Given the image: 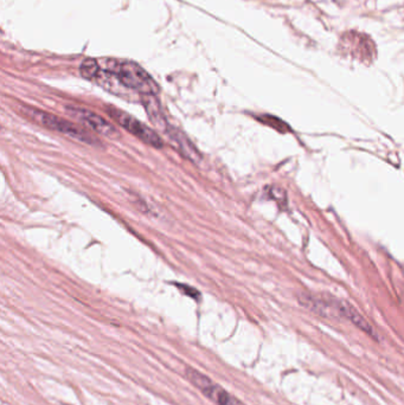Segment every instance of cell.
Wrapping results in <instances>:
<instances>
[{
  "label": "cell",
  "mask_w": 404,
  "mask_h": 405,
  "mask_svg": "<svg viewBox=\"0 0 404 405\" xmlns=\"http://www.w3.org/2000/svg\"><path fill=\"white\" fill-rule=\"evenodd\" d=\"M119 79L127 89H133L143 95H157L159 86L150 74L134 62L107 60L104 69Z\"/></svg>",
  "instance_id": "6da1fadb"
},
{
  "label": "cell",
  "mask_w": 404,
  "mask_h": 405,
  "mask_svg": "<svg viewBox=\"0 0 404 405\" xmlns=\"http://www.w3.org/2000/svg\"><path fill=\"white\" fill-rule=\"evenodd\" d=\"M26 111L30 118L35 120L37 123L47 127V128L63 133V134H67L69 137L86 143V144L95 145L99 143L97 138H94L89 132H87L84 129L81 128L75 123H72V122L68 121V120L58 118L56 115L50 114V113L33 109V108H26Z\"/></svg>",
  "instance_id": "7a4b0ae2"
},
{
  "label": "cell",
  "mask_w": 404,
  "mask_h": 405,
  "mask_svg": "<svg viewBox=\"0 0 404 405\" xmlns=\"http://www.w3.org/2000/svg\"><path fill=\"white\" fill-rule=\"evenodd\" d=\"M186 378L198 389L202 391V394L207 396L209 399H212L217 405H244L242 401H239L233 394H230L228 391L224 390L222 387L214 383L209 377L203 373L197 371L193 367H187L185 370Z\"/></svg>",
  "instance_id": "3957f363"
},
{
  "label": "cell",
  "mask_w": 404,
  "mask_h": 405,
  "mask_svg": "<svg viewBox=\"0 0 404 405\" xmlns=\"http://www.w3.org/2000/svg\"><path fill=\"white\" fill-rule=\"evenodd\" d=\"M108 114L122 126L126 131L132 133L138 139L154 148H161L164 146V141L161 139L153 129L148 128L143 122L133 118L132 115L127 114L125 111H120L118 108H111L108 111Z\"/></svg>",
  "instance_id": "277c9868"
},
{
  "label": "cell",
  "mask_w": 404,
  "mask_h": 405,
  "mask_svg": "<svg viewBox=\"0 0 404 405\" xmlns=\"http://www.w3.org/2000/svg\"><path fill=\"white\" fill-rule=\"evenodd\" d=\"M339 49L363 62L372 61L376 57L375 43L368 36L356 31L344 33L340 40Z\"/></svg>",
  "instance_id": "5b68a950"
},
{
  "label": "cell",
  "mask_w": 404,
  "mask_h": 405,
  "mask_svg": "<svg viewBox=\"0 0 404 405\" xmlns=\"http://www.w3.org/2000/svg\"><path fill=\"white\" fill-rule=\"evenodd\" d=\"M65 111H68L70 116L75 118L77 121L93 129L101 135L111 138V139L119 137L118 129L109 123L106 118H101L100 115L95 114L93 111L77 107H65Z\"/></svg>",
  "instance_id": "8992f818"
},
{
  "label": "cell",
  "mask_w": 404,
  "mask_h": 405,
  "mask_svg": "<svg viewBox=\"0 0 404 405\" xmlns=\"http://www.w3.org/2000/svg\"><path fill=\"white\" fill-rule=\"evenodd\" d=\"M334 306H336L339 318L343 316L350 323H354V326L363 331L364 333L373 338L375 340H378V334L376 332L375 328L368 323V320L365 319L361 313L358 312L357 309H354V306H351L349 302L339 301V300H334Z\"/></svg>",
  "instance_id": "52a82bcc"
},
{
  "label": "cell",
  "mask_w": 404,
  "mask_h": 405,
  "mask_svg": "<svg viewBox=\"0 0 404 405\" xmlns=\"http://www.w3.org/2000/svg\"><path fill=\"white\" fill-rule=\"evenodd\" d=\"M299 301L304 307L310 309L315 314H318V316H324V318H333V316L339 318L333 300L327 301L325 299H320L318 296H315V295L300 294L299 295Z\"/></svg>",
  "instance_id": "ba28073f"
},
{
  "label": "cell",
  "mask_w": 404,
  "mask_h": 405,
  "mask_svg": "<svg viewBox=\"0 0 404 405\" xmlns=\"http://www.w3.org/2000/svg\"><path fill=\"white\" fill-rule=\"evenodd\" d=\"M166 133H168L170 139L173 141L177 150L182 153V157H185L193 162H200L202 160V155H200V152L195 148V145L187 139L184 133L173 128V127H168Z\"/></svg>",
  "instance_id": "9c48e42d"
},
{
  "label": "cell",
  "mask_w": 404,
  "mask_h": 405,
  "mask_svg": "<svg viewBox=\"0 0 404 405\" xmlns=\"http://www.w3.org/2000/svg\"><path fill=\"white\" fill-rule=\"evenodd\" d=\"M143 104L145 106L147 114L150 116V120L152 121L157 128L163 129L164 132L168 131L170 126L166 122V118L163 115L161 111V106L159 104L155 95H143Z\"/></svg>",
  "instance_id": "30bf717a"
},
{
  "label": "cell",
  "mask_w": 404,
  "mask_h": 405,
  "mask_svg": "<svg viewBox=\"0 0 404 405\" xmlns=\"http://www.w3.org/2000/svg\"><path fill=\"white\" fill-rule=\"evenodd\" d=\"M80 72H81V75H82L84 79H94V81H95V79H97L99 74H100L101 67L95 60L88 58L86 61L82 62Z\"/></svg>",
  "instance_id": "8fae6325"
},
{
  "label": "cell",
  "mask_w": 404,
  "mask_h": 405,
  "mask_svg": "<svg viewBox=\"0 0 404 405\" xmlns=\"http://www.w3.org/2000/svg\"><path fill=\"white\" fill-rule=\"evenodd\" d=\"M258 120L263 122L265 125L271 126L272 128L276 129L278 132L286 133L290 131V126L287 125L286 122H283V120H280L279 118H276V116L263 115V116H260Z\"/></svg>",
  "instance_id": "7c38bea8"
},
{
  "label": "cell",
  "mask_w": 404,
  "mask_h": 405,
  "mask_svg": "<svg viewBox=\"0 0 404 405\" xmlns=\"http://www.w3.org/2000/svg\"><path fill=\"white\" fill-rule=\"evenodd\" d=\"M179 291H182L184 294L189 295L190 298L196 299L198 300V296H200V293L193 289L192 287H187V286H182V284H178Z\"/></svg>",
  "instance_id": "4fadbf2b"
}]
</instances>
